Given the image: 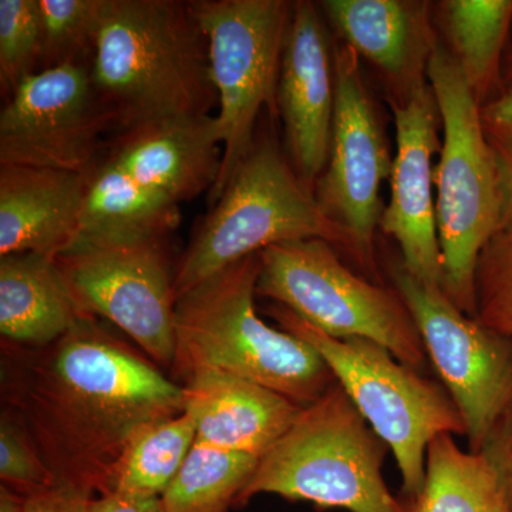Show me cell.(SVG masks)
I'll use <instances>...</instances> for the list:
<instances>
[{"label":"cell","instance_id":"1","mask_svg":"<svg viewBox=\"0 0 512 512\" xmlns=\"http://www.w3.org/2000/svg\"><path fill=\"white\" fill-rule=\"evenodd\" d=\"M3 362V399L56 483L113 491L121 457L148 424L184 413V387L83 316L50 345Z\"/></svg>","mask_w":512,"mask_h":512},{"label":"cell","instance_id":"2","mask_svg":"<svg viewBox=\"0 0 512 512\" xmlns=\"http://www.w3.org/2000/svg\"><path fill=\"white\" fill-rule=\"evenodd\" d=\"M90 72L117 133L218 104L208 42L188 2L106 0Z\"/></svg>","mask_w":512,"mask_h":512},{"label":"cell","instance_id":"3","mask_svg":"<svg viewBox=\"0 0 512 512\" xmlns=\"http://www.w3.org/2000/svg\"><path fill=\"white\" fill-rule=\"evenodd\" d=\"M259 271L261 252L178 296L174 370L183 379L198 369L220 370L309 406L336 383L335 376L306 340L259 318Z\"/></svg>","mask_w":512,"mask_h":512},{"label":"cell","instance_id":"4","mask_svg":"<svg viewBox=\"0 0 512 512\" xmlns=\"http://www.w3.org/2000/svg\"><path fill=\"white\" fill-rule=\"evenodd\" d=\"M426 74L444 133L434 168L443 291L461 312L476 319L478 259L500 229L497 157L484 130L481 104L453 53L436 45Z\"/></svg>","mask_w":512,"mask_h":512},{"label":"cell","instance_id":"5","mask_svg":"<svg viewBox=\"0 0 512 512\" xmlns=\"http://www.w3.org/2000/svg\"><path fill=\"white\" fill-rule=\"evenodd\" d=\"M387 448L335 383L259 460L235 505L276 494L350 512H407L384 483Z\"/></svg>","mask_w":512,"mask_h":512},{"label":"cell","instance_id":"6","mask_svg":"<svg viewBox=\"0 0 512 512\" xmlns=\"http://www.w3.org/2000/svg\"><path fill=\"white\" fill-rule=\"evenodd\" d=\"M323 239L356 256L352 238L320 207L271 138L255 141L210 208L174 275L175 296L272 245Z\"/></svg>","mask_w":512,"mask_h":512},{"label":"cell","instance_id":"7","mask_svg":"<svg viewBox=\"0 0 512 512\" xmlns=\"http://www.w3.org/2000/svg\"><path fill=\"white\" fill-rule=\"evenodd\" d=\"M268 313L286 332L318 350L336 383L393 451L404 493L416 498L426 480L431 441L441 434L466 436V424L451 397L379 343L332 338L281 305L271 306Z\"/></svg>","mask_w":512,"mask_h":512},{"label":"cell","instance_id":"8","mask_svg":"<svg viewBox=\"0 0 512 512\" xmlns=\"http://www.w3.org/2000/svg\"><path fill=\"white\" fill-rule=\"evenodd\" d=\"M256 295L272 299L332 338L372 340L403 365L417 372L426 367L419 329L399 293L353 274L323 239L264 249Z\"/></svg>","mask_w":512,"mask_h":512},{"label":"cell","instance_id":"9","mask_svg":"<svg viewBox=\"0 0 512 512\" xmlns=\"http://www.w3.org/2000/svg\"><path fill=\"white\" fill-rule=\"evenodd\" d=\"M207 37L212 83L218 94L222 163L208 192L218 201L238 165L255 146L259 113L278 114L276 90L293 3L284 0H192Z\"/></svg>","mask_w":512,"mask_h":512},{"label":"cell","instance_id":"10","mask_svg":"<svg viewBox=\"0 0 512 512\" xmlns=\"http://www.w3.org/2000/svg\"><path fill=\"white\" fill-rule=\"evenodd\" d=\"M168 237H77L55 261L83 315L109 319L151 359L173 366L177 296Z\"/></svg>","mask_w":512,"mask_h":512},{"label":"cell","instance_id":"11","mask_svg":"<svg viewBox=\"0 0 512 512\" xmlns=\"http://www.w3.org/2000/svg\"><path fill=\"white\" fill-rule=\"evenodd\" d=\"M389 272L463 417L468 451L483 453L512 417V339L461 312L443 289L417 279L402 261Z\"/></svg>","mask_w":512,"mask_h":512},{"label":"cell","instance_id":"12","mask_svg":"<svg viewBox=\"0 0 512 512\" xmlns=\"http://www.w3.org/2000/svg\"><path fill=\"white\" fill-rule=\"evenodd\" d=\"M116 133L90 64L40 70L0 111V164L90 174Z\"/></svg>","mask_w":512,"mask_h":512},{"label":"cell","instance_id":"13","mask_svg":"<svg viewBox=\"0 0 512 512\" xmlns=\"http://www.w3.org/2000/svg\"><path fill=\"white\" fill-rule=\"evenodd\" d=\"M335 114L328 164L315 185L320 207L345 229L357 261L375 272L373 239L384 211L380 187L393 170L389 148L355 50H336Z\"/></svg>","mask_w":512,"mask_h":512},{"label":"cell","instance_id":"14","mask_svg":"<svg viewBox=\"0 0 512 512\" xmlns=\"http://www.w3.org/2000/svg\"><path fill=\"white\" fill-rule=\"evenodd\" d=\"M397 153L390 175V201L379 227L396 239L407 271L443 289V265L431 160L441 150L437 137L439 106L430 84H421L409 99L392 101Z\"/></svg>","mask_w":512,"mask_h":512},{"label":"cell","instance_id":"15","mask_svg":"<svg viewBox=\"0 0 512 512\" xmlns=\"http://www.w3.org/2000/svg\"><path fill=\"white\" fill-rule=\"evenodd\" d=\"M335 90V66L322 20L313 3H293L276 107L293 170L313 191L328 164Z\"/></svg>","mask_w":512,"mask_h":512},{"label":"cell","instance_id":"16","mask_svg":"<svg viewBox=\"0 0 512 512\" xmlns=\"http://www.w3.org/2000/svg\"><path fill=\"white\" fill-rule=\"evenodd\" d=\"M136 187L170 207L180 208L210 192L222 163L217 116L168 117L114 134L104 156Z\"/></svg>","mask_w":512,"mask_h":512},{"label":"cell","instance_id":"17","mask_svg":"<svg viewBox=\"0 0 512 512\" xmlns=\"http://www.w3.org/2000/svg\"><path fill=\"white\" fill-rule=\"evenodd\" d=\"M184 382V412L195 420V441L259 460L303 409L268 387L220 370H194Z\"/></svg>","mask_w":512,"mask_h":512},{"label":"cell","instance_id":"18","mask_svg":"<svg viewBox=\"0 0 512 512\" xmlns=\"http://www.w3.org/2000/svg\"><path fill=\"white\" fill-rule=\"evenodd\" d=\"M89 174L0 164V256L56 258L79 237Z\"/></svg>","mask_w":512,"mask_h":512},{"label":"cell","instance_id":"19","mask_svg":"<svg viewBox=\"0 0 512 512\" xmlns=\"http://www.w3.org/2000/svg\"><path fill=\"white\" fill-rule=\"evenodd\" d=\"M330 22L356 55L375 64L392 84L397 100L424 84L431 52L427 5L404 0H325L320 3Z\"/></svg>","mask_w":512,"mask_h":512},{"label":"cell","instance_id":"20","mask_svg":"<svg viewBox=\"0 0 512 512\" xmlns=\"http://www.w3.org/2000/svg\"><path fill=\"white\" fill-rule=\"evenodd\" d=\"M55 258L0 256V333L15 345H50L83 318Z\"/></svg>","mask_w":512,"mask_h":512},{"label":"cell","instance_id":"21","mask_svg":"<svg viewBox=\"0 0 512 512\" xmlns=\"http://www.w3.org/2000/svg\"><path fill=\"white\" fill-rule=\"evenodd\" d=\"M407 512H511L503 480L487 453L463 451L451 434L431 441L423 490Z\"/></svg>","mask_w":512,"mask_h":512},{"label":"cell","instance_id":"22","mask_svg":"<svg viewBox=\"0 0 512 512\" xmlns=\"http://www.w3.org/2000/svg\"><path fill=\"white\" fill-rule=\"evenodd\" d=\"M441 10L451 53L481 104L497 82L512 22V0H447Z\"/></svg>","mask_w":512,"mask_h":512},{"label":"cell","instance_id":"23","mask_svg":"<svg viewBox=\"0 0 512 512\" xmlns=\"http://www.w3.org/2000/svg\"><path fill=\"white\" fill-rule=\"evenodd\" d=\"M197 440V426L184 412L148 424L128 444L113 491L136 497H161L173 483Z\"/></svg>","mask_w":512,"mask_h":512},{"label":"cell","instance_id":"24","mask_svg":"<svg viewBox=\"0 0 512 512\" xmlns=\"http://www.w3.org/2000/svg\"><path fill=\"white\" fill-rule=\"evenodd\" d=\"M259 458L195 441L173 483L161 495L164 512H229Z\"/></svg>","mask_w":512,"mask_h":512},{"label":"cell","instance_id":"25","mask_svg":"<svg viewBox=\"0 0 512 512\" xmlns=\"http://www.w3.org/2000/svg\"><path fill=\"white\" fill-rule=\"evenodd\" d=\"M104 3L106 0H39V72L64 64H92Z\"/></svg>","mask_w":512,"mask_h":512},{"label":"cell","instance_id":"26","mask_svg":"<svg viewBox=\"0 0 512 512\" xmlns=\"http://www.w3.org/2000/svg\"><path fill=\"white\" fill-rule=\"evenodd\" d=\"M42 16L39 0H0V92L6 101L39 72Z\"/></svg>","mask_w":512,"mask_h":512},{"label":"cell","instance_id":"27","mask_svg":"<svg viewBox=\"0 0 512 512\" xmlns=\"http://www.w3.org/2000/svg\"><path fill=\"white\" fill-rule=\"evenodd\" d=\"M476 320L512 339V228L485 245L476 274Z\"/></svg>","mask_w":512,"mask_h":512},{"label":"cell","instance_id":"28","mask_svg":"<svg viewBox=\"0 0 512 512\" xmlns=\"http://www.w3.org/2000/svg\"><path fill=\"white\" fill-rule=\"evenodd\" d=\"M0 478L5 487L23 497L56 484L28 434L6 412L0 420Z\"/></svg>","mask_w":512,"mask_h":512},{"label":"cell","instance_id":"29","mask_svg":"<svg viewBox=\"0 0 512 512\" xmlns=\"http://www.w3.org/2000/svg\"><path fill=\"white\" fill-rule=\"evenodd\" d=\"M94 495L74 485L56 483L26 495L25 512H90Z\"/></svg>","mask_w":512,"mask_h":512},{"label":"cell","instance_id":"30","mask_svg":"<svg viewBox=\"0 0 512 512\" xmlns=\"http://www.w3.org/2000/svg\"><path fill=\"white\" fill-rule=\"evenodd\" d=\"M481 119L491 141L512 144V87L503 96L481 107Z\"/></svg>","mask_w":512,"mask_h":512},{"label":"cell","instance_id":"31","mask_svg":"<svg viewBox=\"0 0 512 512\" xmlns=\"http://www.w3.org/2000/svg\"><path fill=\"white\" fill-rule=\"evenodd\" d=\"M90 512H164V508L161 497H136L109 491L93 498Z\"/></svg>","mask_w":512,"mask_h":512},{"label":"cell","instance_id":"32","mask_svg":"<svg viewBox=\"0 0 512 512\" xmlns=\"http://www.w3.org/2000/svg\"><path fill=\"white\" fill-rule=\"evenodd\" d=\"M483 453L490 456L500 473L512 512V417Z\"/></svg>","mask_w":512,"mask_h":512},{"label":"cell","instance_id":"33","mask_svg":"<svg viewBox=\"0 0 512 512\" xmlns=\"http://www.w3.org/2000/svg\"><path fill=\"white\" fill-rule=\"evenodd\" d=\"M491 141V140H490ZM497 157L498 175H500L501 220L500 229L512 228V144L494 143Z\"/></svg>","mask_w":512,"mask_h":512},{"label":"cell","instance_id":"34","mask_svg":"<svg viewBox=\"0 0 512 512\" xmlns=\"http://www.w3.org/2000/svg\"><path fill=\"white\" fill-rule=\"evenodd\" d=\"M0 512H25V497L2 485L0 488Z\"/></svg>","mask_w":512,"mask_h":512},{"label":"cell","instance_id":"35","mask_svg":"<svg viewBox=\"0 0 512 512\" xmlns=\"http://www.w3.org/2000/svg\"><path fill=\"white\" fill-rule=\"evenodd\" d=\"M510 79H511V82H512V60H511V67H510Z\"/></svg>","mask_w":512,"mask_h":512}]
</instances>
